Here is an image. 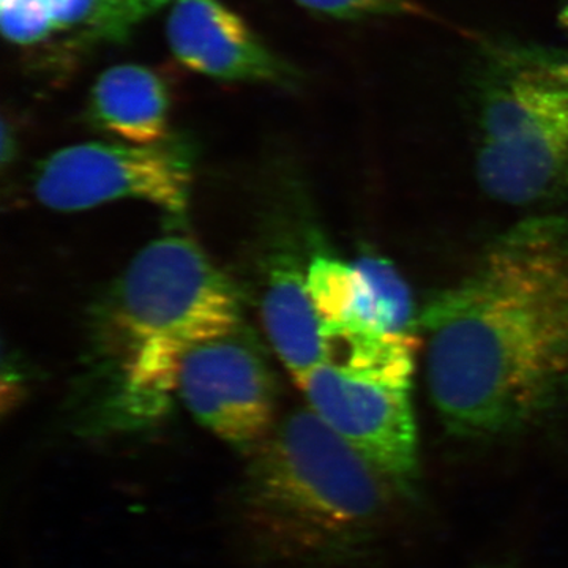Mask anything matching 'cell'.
I'll return each mask as SVG.
<instances>
[{
    "label": "cell",
    "instance_id": "obj_1",
    "mask_svg": "<svg viewBox=\"0 0 568 568\" xmlns=\"http://www.w3.org/2000/svg\"><path fill=\"white\" fill-rule=\"evenodd\" d=\"M417 325L429 395L454 435H506L544 416L568 392V220L511 231Z\"/></svg>",
    "mask_w": 568,
    "mask_h": 568
},
{
    "label": "cell",
    "instance_id": "obj_2",
    "mask_svg": "<svg viewBox=\"0 0 568 568\" xmlns=\"http://www.w3.org/2000/svg\"><path fill=\"white\" fill-rule=\"evenodd\" d=\"M394 493L306 407L250 452L230 506L231 528L254 568H345L379 544Z\"/></svg>",
    "mask_w": 568,
    "mask_h": 568
},
{
    "label": "cell",
    "instance_id": "obj_3",
    "mask_svg": "<svg viewBox=\"0 0 568 568\" xmlns=\"http://www.w3.org/2000/svg\"><path fill=\"white\" fill-rule=\"evenodd\" d=\"M237 327V294L193 239L166 234L145 245L102 316V357L114 384L108 424L140 428L162 416L183 355Z\"/></svg>",
    "mask_w": 568,
    "mask_h": 568
},
{
    "label": "cell",
    "instance_id": "obj_4",
    "mask_svg": "<svg viewBox=\"0 0 568 568\" xmlns=\"http://www.w3.org/2000/svg\"><path fill=\"white\" fill-rule=\"evenodd\" d=\"M466 89L484 192L511 205L568 193V48L481 41Z\"/></svg>",
    "mask_w": 568,
    "mask_h": 568
},
{
    "label": "cell",
    "instance_id": "obj_5",
    "mask_svg": "<svg viewBox=\"0 0 568 568\" xmlns=\"http://www.w3.org/2000/svg\"><path fill=\"white\" fill-rule=\"evenodd\" d=\"M192 181V144L170 134L153 144L84 142L63 148L37 168L33 193L41 204L58 212L141 200L182 213Z\"/></svg>",
    "mask_w": 568,
    "mask_h": 568
},
{
    "label": "cell",
    "instance_id": "obj_6",
    "mask_svg": "<svg viewBox=\"0 0 568 568\" xmlns=\"http://www.w3.org/2000/svg\"><path fill=\"white\" fill-rule=\"evenodd\" d=\"M308 407L390 481L399 496L420 491V443L410 386L324 362L297 381Z\"/></svg>",
    "mask_w": 568,
    "mask_h": 568
},
{
    "label": "cell",
    "instance_id": "obj_7",
    "mask_svg": "<svg viewBox=\"0 0 568 568\" xmlns=\"http://www.w3.org/2000/svg\"><path fill=\"white\" fill-rule=\"evenodd\" d=\"M175 392L197 424L246 454L276 424L274 377L241 327L183 355Z\"/></svg>",
    "mask_w": 568,
    "mask_h": 568
},
{
    "label": "cell",
    "instance_id": "obj_8",
    "mask_svg": "<svg viewBox=\"0 0 568 568\" xmlns=\"http://www.w3.org/2000/svg\"><path fill=\"white\" fill-rule=\"evenodd\" d=\"M166 40L185 69L212 80L294 88L301 73L222 0H175Z\"/></svg>",
    "mask_w": 568,
    "mask_h": 568
},
{
    "label": "cell",
    "instance_id": "obj_9",
    "mask_svg": "<svg viewBox=\"0 0 568 568\" xmlns=\"http://www.w3.org/2000/svg\"><path fill=\"white\" fill-rule=\"evenodd\" d=\"M306 283L323 321L324 336L362 328L407 334L413 324L409 287L381 257L345 263L317 254L306 267Z\"/></svg>",
    "mask_w": 568,
    "mask_h": 568
},
{
    "label": "cell",
    "instance_id": "obj_10",
    "mask_svg": "<svg viewBox=\"0 0 568 568\" xmlns=\"http://www.w3.org/2000/svg\"><path fill=\"white\" fill-rule=\"evenodd\" d=\"M261 317L268 342L294 383L328 361L323 321L293 254L272 257L261 290Z\"/></svg>",
    "mask_w": 568,
    "mask_h": 568
},
{
    "label": "cell",
    "instance_id": "obj_11",
    "mask_svg": "<svg viewBox=\"0 0 568 568\" xmlns=\"http://www.w3.org/2000/svg\"><path fill=\"white\" fill-rule=\"evenodd\" d=\"M170 88L162 74L141 63H121L93 82L85 114L100 132L153 144L170 136Z\"/></svg>",
    "mask_w": 568,
    "mask_h": 568
},
{
    "label": "cell",
    "instance_id": "obj_12",
    "mask_svg": "<svg viewBox=\"0 0 568 568\" xmlns=\"http://www.w3.org/2000/svg\"><path fill=\"white\" fill-rule=\"evenodd\" d=\"M73 0H0L2 32L11 43L31 47L55 33Z\"/></svg>",
    "mask_w": 568,
    "mask_h": 568
},
{
    "label": "cell",
    "instance_id": "obj_13",
    "mask_svg": "<svg viewBox=\"0 0 568 568\" xmlns=\"http://www.w3.org/2000/svg\"><path fill=\"white\" fill-rule=\"evenodd\" d=\"M294 2L310 13L336 21L428 18V11L416 0H294Z\"/></svg>",
    "mask_w": 568,
    "mask_h": 568
},
{
    "label": "cell",
    "instance_id": "obj_14",
    "mask_svg": "<svg viewBox=\"0 0 568 568\" xmlns=\"http://www.w3.org/2000/svg\"><path fill=\"white\" fill-rule=\"evenodd\" d=\"M175 0H104L95 41L125 40L145 18Z\"/></svg>",
    "mask_w": 568,
    "mask_h": 568
},
{
    "label": "cell",
    "instance_id": "obj_15",
    "mask_svg": "<svg viewBox=\"0 0 568 568\" xmlns=\"http://www.w3.org/2000/svg\"><path fill=\"white\" fill-rule=\"evenodd\" d=\"M2 138V163L3 166H7L14 155V136L11 134L10 125L7 122H3Z\"/></svg>",
    "mask_w": 568,
    "mask_h": 568
},
{
    "label": "cell",
    "instance_id": "obj_16",
    "mask_svg": "<svg viewBox=\"0 0 568 568\" xmlns=\"http://www.w3.org/2000/svg\"><path fill=\"white\" fill-rule=\"evenodd\" d=\"M559 3H560L559 20L568 29V0H559Z\"/></svg>",
    "mask_w": 568,
    "mask_h": 568
},
{
    "label": "cell",
    "instance_id": "obj_17",
    "mask_svg": "<svg viewBox=\"0 0 568 568\" xmlns=\"http://www.w3.org/2000/svg\"><path fill=\"white\" fill-rule=\"evenodd\" d=\"M481 568H517V567L508 566V564H491V566L481 567Z\"/></svg>",
    "mask_w": 568,
    "mask_h": 568
}]
</instances>
